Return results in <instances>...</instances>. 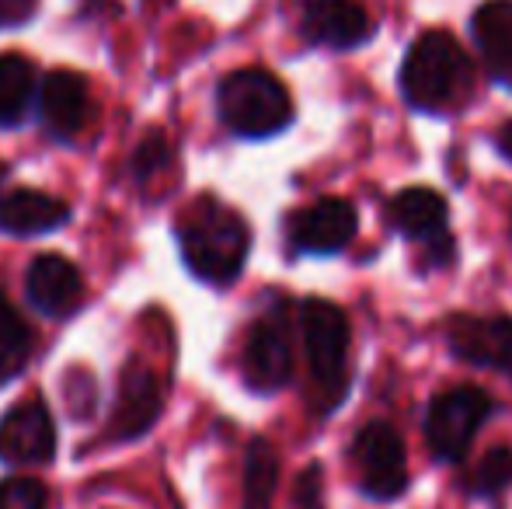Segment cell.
Segmentation results:
<instances>
[{
    "mask_svg": "<svg viewBox=\"0 0 512 509\" xmlns=\"http://www.w3.org/2000/svg\"><path fill=\"white\" fill-rule=\"evenodd\" d=\"M178 252L196 279L209 286H230L248 262L251 227L234 206L203 196L178 220Z\"/></svg>",
    "mask_w": 512,
    "mask_h": 509,
    "instance_id": "6da1fadb",
    "label": "cell"
},
{
    "mask_svg": "<svg viewBox=\"0 0 512 509\" xmlns=\"http://www.w3.org/2000/svg\"><path fill=\"white\" fill-rule=\"evenodd\" d=\"M471 77L474 67L464 46L450 32L436 28V32H422L408 46L398 84L408 109L436 116V112H446L450 105H457L460 98H467Z\"/></svg>",
    "mask_w": 512,
    "mask_h": 509,
    "instance_id": "7a4b0ae2",
    "label": "cell"
},
{
    "mask_svg": "<svg viewBox=\"0 0 512 509\" xmlns=\"http://www.w3.org/2000/svg\"><path fill=\"white\" fill-rule=\"evenodd\" d=\"M300 339L314 381V408L328 415L349 394V318L331 300L307 297L300 300Z\"/></svg>",
    "mask_w": 512,
    "mask_h": 509,
    "instance_id": "3957f363",
    "label": "cell"
},
{
    "mask_svg": "<svg viewBox=\"0 0 512 509\" xmlns=\"http://www.w3.org/2000/svg\"><path fill=\"white\" fill-rule=\"evenodd\" d=\"M216 116L241 140H269L293 123V98L276 74L244 67L216 84Z\"/></svg>",
    "mask_w": 512,
    "mask_h": 509,
    "instance_id": "277c9868",
    "label": "cell"
},
{
    "mask_svg": "<svg viewBox=\"0 0 512 509\" xmlns=\"http://www.w3.org/2000/svg\"><path fill=\"white\" fill-rule=\"evenodd\" d=\"M495 415V401L485 387L457 384L436 394L425 408V443L429 454L443 464H457L467 457L478 429Z\"/></svg>",
    "mask_w": 512,
    "mask_h": 509,
    "instance_id": "5b68a950",
    "label": "cell"
},
{
    "mask_svg": "<svg viewBox=\"0 0 512 509\" xmlns=\"http://www.w3.org/2000/svg\"><path fill=\"white\" fill-rule=\"evenodd\" d=\"M359 492L373 503H394L408 492L405 443L391 422H366L349 447Z\"/></svg>",
    "mask_w": 512,
    "mask_h": 509,
    "instance_id": "8992f818",
    "label": "cell"
},
{
    "mask_svg": "<svg viewBox=\"0 0 512 509\" xmlns=\"http://www.w3.org/2000/svg\"><path fill=\"white\" fill-rule=\"evenodd\" d=\"M241 374L255 394H276L293 381V332L283 300L258 314L251 325L241 353Z\"/></svg>",
    "mask_w": 512,
    "mask_h": 509,
    "instance_id": "52a82bcc",
    "label": "cell"
},
{
    "mask_svg": "<svg viewBox=\"0 0 512 509\" xmlns=\"http://www.w3.org/2000/svg\"><path fill=\"white\" fill-rule=\"evenodd\" d=\"M356 231H359V210L356 203H349L342 196H324L286 220L290 252L310 258L342 255L352 245Z\"/></svg>",
    "mask_w": 512,
    "mask_h": 509,
    "instance_id": "ba28073f",
    "label": "cell"
},
{
    "mask_svg": "<svg viewBox=\"0 0 512 509\" xmlns=\"http://www.w3.org/2000/svg\"><path fill=\"white\" fill-rule=\"evenodd\" d=\"M446 346L453 360L512 381V318L506 314H453L446 321Z\"/></svg>",
    "mask_w": 512,
    "mask_h": 509,
    "instance_id": "9c48e42d",
    "label": "cell"
},
{
    "mask_svg": "<svg viewBox=\"0 0 512 509\" xmlns=\"http://www.w3.org/2000/svg\"><path fill=\"white\" fill-rule=\"evenodd\" d=\"M297 25L310 46L349 53L373 39V21L359 0H297Z\"/></svg>",
    "mask_w": 512,
    "mask_h": 509,
    "instance_id": "30bf717a",
    "label": "cell"
},
{
    "mask_svg": "<svg viewBox=\"0 0 512 509\" xmlns=\"http://www.w3.org/2000/svg\"><path fill=\"white\" fill-rule=\"evenodd\" d=\"M56 454V422L39 398H28L14 405L0 419V464L11 468H32L49 464Z\"/></svg>",
    "mask_w": 512,
    "mask_h": 509,
    "instance_id": "8fae6325",
    "label": "cell"
},
{
    "mask_svg": "<svg viewBox=\"0 0 512 509\" xmlns=\"http://www.w3.org/2000/svg\"><path fill=\"white\" fill-rule=\"evenodd\" d=\"M35 116L56 140H74L91 116V88L74 70H53L35 88Z\"/></svg>",
    "mask_w": 512,
    "mask_h": 509,
    "instance_id": "7c38bea8",
    "label": "cell"
},
{
    "mask_svg": "<svg viewBox=\"0 0 512 509\" xmlns=\"http://www.w3.org/2000/svg\"><path fill=\"white\" fill-rule=\"evenodd\" d=\"M161 412H164V391L161 381L154 377V370L140 367V363H129L122 370L119 401H115L112 422H108V436L119 443L140 440L161 419Z\"/></svg>",
    "mask_w": 512,
    "mask_h": 509,
    "instance_id": "4fadbf2b",
    "label": "cell"
},
{
    "mask_svg": "<svg viewBox=\"0 0 512 509\" xmlns=\"http://www.w3.org/2000/svg\"><path fill=\"white\" fill-rule=\"evenodd\" d=\"M25 293L28 304L46 318H67L81 307L84 300V279L77 265L63 255H39L32 258L25 272Z\"/></svg>",
    "mask_w": 512,
    "mask_h": 509,
    "instance_id": "5bb4252c",
    "label": "cell"
},
{
    "mask_svg": "<svg viewBox=\"0 0 512 509\" xmlns=\"http://www.w3.org/2000/svg\"><path fill=\"white\" fill-rule=\"evenodd\" d=\"M387 217H391V227L401 234V238L415 241L422 248L443 245L450 241V206L439 196L436 189H425V185H415V189H401L398 196L387 206Z\"/></svg>",
    "mask_w": 512,
    "mask_h": 509,
    "instance_id": "9a60e30c",
    "label": "cell"
},
{
    "mask_svg": "<svg viewBox=\"0 0 512 509\" xmlns=\"http://www.w3.org/2000/svg\"><path fill=\"white\" fill-rule=\"evenodd\" d=\"M474 46L488 77L512 91V0H488L471 18Z\"/></svg>",
    "mask_w": 512,
    "mask_h": 509,
    "instance_id": "2e32d148",
    "label": "cell"
},
{
    "mask_svg": "<svg viewBox=\"0 0 512 509\" xmlns=\"http://www.w3.org/2000/svg\"><path fill=\"white\" fill-rule=\"evenodd\" d=\"M70 220V206L63 199L39 189H14L0 199V231L14 238H39Z\"/></svg>",
    "mask_w": 512,
    "mask_h": 509,
    "instance_id": "e0dca14e",
    "label": "cell"
},
{
    "mask_svg": "<svg viewBox=\"0 0 512 509\" xmlns=\"http://www.w3.org/2000/svg\"><path fill=\"white\" fill-rule=\"evenodd\" d=\"M35 63L21 53H0V126H21L35 105Z\"/></svg>",
    "mask_w": 512,
    "mask_h": 509,
    "instance_id": "ac0fdd59",
    "label": "cell"
},
{
    "mask_svg": "<svg viewBox=\"0 0 512 509\" xmlns=\"http://www.w3.org/2000/svg\"><path fill=\"white\" fill-rule=\"evenodd\" d=\"M279 485V454L265 436H255L244 450V499L241 509H272Z\"/></svg>",
    "mask_w": 512,
    "mask_h": 509,
    "instance_id": "d6986e66",
    "label": "cell"
},
{
    "mask_svg": "<svg viewBox=\"0 0 512 509\" xmlns=\"http://www.w3.org/2000/svg\"><path fill=\"white\" fill-rule=\"evenodd\" d=\"M32 342V328L14 311L11 300L0 293V387L11 384L25 370L28 356H32Z\"/></svg>",
    "mask_w": 512,
    "mask_h": 509,
    "instance_id": "ffe728a7",
    "label": "cell"
},
{
    "mask_svg": "<svg viewBox=\"0 0 512 509\" xmlns=\"http://www.w3.org/2000/svg\"><path fill=\"white\" fill-rule=\"evenodd\" d=\"M509 485H512V447H492L474 464L464 489H467V496H474V499H495V496H502Z\"/></svg>",
    "mask_w": 512,
    "mask_h": 509,
    "instance_id": "44dd1931",
    "label": "cell"
},
{
    "mask_svg": "<svg viewBox=\"0 0 512 509\" xmlns=\"http://www.w3.org/2000/svg\"><path fill=\"white\" fill-rule=\"evenodd\" d=\"M0 509H49V492L35 478H4L0 482Z\"/></svg>",
    "mask_w": 512,
    "mask_h": 509,
    "instance_id": "7402d4cb",
    "label": "cell"
},
{
    "mask_svg": "<svg viewBox=\"0 0 512 509\" xmlns=\"http://www.w3.org/2000/svg\"><path fill=\"white\" fill-rule=\"evenodd\" d=\"M168 161H171L168 140H164L161 133H150L147 140L136 147V154H133V175L140 178V182H147V178L157 175V171H161Z\"/></svg>",
    "mask_w": 512,
    "mask_h": 509,
    "instance_id": "603a6c76",
    "label": "cell"
},
{
    "mask_svg": "<svg viewBox=\"0 0 512 509\" xmlns=\"http://www.w3.org/2000/svg\"><path fill=\"white\" fill-rule=\"evenodd\" d=\"M297 509H324L321 499V464H310L297 482V496H293Z\"/></svg>",
    "mask_w": 512,
    "mask_h": 509,
    "instance_id": "cb8c5ba5",
    "label": "cell"
},
{
    "mask_svg": "<svg viewBox=\"0 0 512 509\" xmlns=\"http://www.w3.org/2000/svg\"><path fill=\"white\" fill-rule=\"evenodd\" d=\"M39 0H0V28H21L35 18Z\"/></svg>",
    "mask_w": 512,
    "mask_h": 509,
    "instance_id": "d4e9b609",
    "label": "cell"
},
{
    "mask_svg": "<svg viewBox=\"0 0 512 509\" xmlns=\"http://www.w3.org/2000/svg\"><path fill=\"white\" fill-rule=\"evenodd\" d=\"M495 150H499V154L512 164V119L499 129V133H495Z\"/></svg>",
    "mask_w": 512,
    "mask_h": 509,
    "instance_id": "484cf974",
    "label": "cell"
},
{
    "mask_svg": "<svg viewBox=\"0 0 512 509\" xmlns=\"http://www.w3.org/2000/svg\"><path fill=\"white\" fill-rule=\"evenodd\" d=\"M4 178H7V168H4V164H0V182H4Z\"/></svg>",
    "mask_w": 512,
    "mask_h": 509,
    "instance_id": "4316f807",
    "label": "cell"
},
{
    "mask_svg": "<svg viewBox=\"0 0 512 509\" xmlns=\"http://www.w3.org/2000/svg\"><path fill=\"white\" fill-rule=\"evenodd\" d=\"M509 234H512V231H509Z\"/></svg>",
    "mask_w": 512,
    "mask_h": 509,
    "instance_id": "83f0119b",
    "label": "cell"
}]
</instances>
